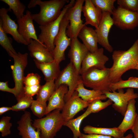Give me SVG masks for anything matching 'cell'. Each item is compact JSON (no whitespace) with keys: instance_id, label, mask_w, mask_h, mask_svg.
I'll return each mask as SVG.
<instances>
[{"instance_id":"cell-1","label":"cell","mask_w":138,"mask_h":138,"mask_svg":"<svg viewBox=\"0 0 138 138\" xmlns=\"http://www.w3.org/2000/svg\"><path fill=\"white\" fill-rule=\"evenodd\" d=\"M113 64L110 68L112 83L122 80V75L131 69H135L138 64V38L128 50H115L112 52Z\"/></svg>"},{"instance_id":"cell-2","label":"cell","mask_w":138,"mask_h":138,"mask_svg":"<svg viewBox=\"0 0 138 138\" xmlns=\"http://www.w3.org/2000/svg\"><path fill=\"white\" fill-rule=\"evenodd\" d=\"M60 110L56 109L43 118L35 119L32 125L39 131L42 138H54L65 122Z\"/></svg>"},{"instance_id":"cell-3","label":"cell","mask_w":138,"mask_h":138,"mask_svg":"<svg viewBox=\"0 0 138 138\" xmlns=\"http://www.w3.org/2000/svg\"><path fill=\"white\" fill-rule=\"evenodd\" d=\"M75 2V0H71L65 5L62 10L60 16L56 20L39 26L41 32L38 38V40L52 53L55 48L54 41L59 32L61 21L67 10L74 5Z\"/></svg>"},{"instance_id":"cell-4","label":"cell","mask_w":138,"mask_h":138,"mask_svg":"<svg viewBox=\"0 0 138 138\" xmlns=\"http://www.w3.org/2000/svg\"><path fill=\"white\" fill-rule=\"evenodd\" d=\"M69 2L68 0H41L39 4L40 8L39 12L32 14L33 20L40 25L54 21L60 16L61 9Z\"/></svg>"},{"instance_id":"cell-5","label":"cell","mask_w":138,"mask_h":138,"mask_svg":"<svg viewBox=\"0 0 138 138\" xmlns=\"http://www.w3.org/2000/svg\"><path fill=\"white\" fill-rule=\"evenodd\" d=\"M84 86L103 93L110 92L112 83L110 78V69L93 68L81 75Z\"/></svg>"},{"instance_id":"cell-6","label":"cell","mask_w":138,"mask_h":138,"mask_svg":"<svg viewBox=\"0 0 138 138\" xmlns=\"http://www.w3.org/2000/svg\"><path fill=\"white\" fill-rule=\"evenodd\" d=\"M14 60V65L11 66L13 79L17 96V100L25 95L24 93L23 80L24 70L28 64V54L27 53L21 54L19 52L15 54L11 52L8 53Z\"/></svg>"},{"instance_id":"cell-7","label":"cell","mask_w":138,"mask_h":138,"mask_svg":"<svg viewBox=\"0 0 138 138\" xmlns=\"http://www.w3.org/2000/svg\"><path fill=\"white\" fill-rule=\"evenodd\" d=\"M82 80V76L76 70L71 62L61 71L59 76L55 81V89L62 85L67 86L68 91L64 98L65 102L73 94L80 82Z\"/></svg>"},{"instance_id":"cell-8","label":"cell","mask_w":138,"mask_h":138,"mask_svg":"<svg viewBox=\"0 0 138 138\" xmlns=\"http://www.w3.org/2000/svg\"><path fill=\"white\" fill-rule=\"evenodd\" d=\"M84 2V0H76L74 5L69 9L65 14L70 22L66 33L71 39L77 38L80 31L85 25L81 18L82 8Z\"/></svg>"},{"instance_id":"cell-9","label":"cell","mask_w":138,"mask_h":138,"mask_svg":"<svg viewBox=\"0 0 138 138\" xmlns=\"http://www.w3.org/2000/svg\"><path fill=\"white\" fill-rule=\"evenodd\" d=\"M69 22L65 15L60 23L59 32L54 41L55 48L53 54L54 60L59 64L65 60V51L71 42V39L66 33Z\"/></svg>"},{"instance_id":"cell-10","label":"cell","mask_w":138,"mask_h":138,"mask_svg":"<svg viewBox=\"0 0 138 138\" xmlns=\"http://www.w3.org/2000/svg\"><path fill=\"white\" fill-rule=\"evenodd\" d=\"M112 15L114 25L121 29L133 30L138 26V13L118 6Z\"/></svg>"},{"instance_id":"cell-11","label":"cell","mask_w":138,"mask_h":138,"mask_svg":"<svg viewBox=\"0 0 138 138\" xmlns=\"http://www.w3.org/2000/svg\"><path fill=\"white\" fill-rule=\"evenodd\" d=\"M118 90V92L113 91L112 92H107L104 93L107 98L113 103L112 104L113 109L124 116L129 102L132 99L138 98V94L135 93L132 88H128L125 93L122 89Z\"/></svg>"},{"instance_id":"cell-12","label":"cell","mask_w":138,"mask_h":138,"mask_svg":"<svg viewBox=\"0 0 138 138\" xmlns=\"http://www.w3.org/2000/svg\"><path fill=\"white\" fill-rule=\"evenodd\" d=\"M111 15L107 12H102V15L98 28L95 29L98 43L109 52H113V48L110 44L108 36L114 23Z\"/></svg>"},{"instance_id":"cell-13","label":"cell","mask_w":138,"mask_h":138,"mask_svg":"<svg viewBox=\"0 0 138 138\" xmlns=\"http://www.w3.org/2000/svg\"><path fill=\"white\" fill-rule=\"evenodd\" d=\"M109 60V58L104 54V50L102 48H98L94 52H89L82 62L80 75L93 68L105 69L106 68L105 64Z\"/></svg>"},{"instance_id":"cell-14","label":"cell","mask_w":138,"mask_h":138,"mask_svg":"<svg viewBox=\"0 0 138 138\" xmlns=\"http://www.w3.org/2000/svg\"><path fill=\"white\" fill-rule=\"evenodd\" d=\"M89 103L79 97L75 91L70 98L65 102L61 113L65 122L73 118L80 111L88 107Z\"/></svg>"},{"instance_id":"cell-15","label":"cell","mask_w":138,"mask_h":138,"mask_svg":"<svg viewBox=\"0 0 138 138\" xmlns=\"http://www.w3.org/2000/svg\"><path fill=\"white\" fill-rule=\"evenodd\" d=\"M33 20L31 12L27 10L26 14L17 21L18 32L28 44L31 39L40 42L36 34Z\"/></svg>"},{"instance_id":"cell-16","label":"cell","mask_w":138,"mask_h":138,"mask_svg":"<svg viewBox=\"0 0 138 138\" xmlns=\"http://www.w3.org/2000/svg\"><path fill=\"white\" fill-rule=\"evenodd\" d=\"M68 56L77 72L80 74L82 64L89 52L87 48L80 42L77 38L71 39Z\"/></svg>"},{"instance_id":"cell-17","label":"cell","mask_w":138,"mask_h":138,"mask_svg":"<svg viewBox=\"0 0 138 138\" xmlns=\"http://www.w3.org/2000/svg\"><path fill=\"white\" fill-rule=\"evenodd\" d=\"M10 11L8 8L4 7L0 9V17L2 21V28L6 34H10L17 42L28 45L27 43L19 33L18 26L15 21L12 19L8 12Z\"/></svg>"},{"instance_id":"cell-18","label":"cell","mask_w":138,"mask_h":138,"mask_svg":"<svg viewBox=\"0 0 138 138\" xmlns=\"http://www.w3.org/2000/svg\"><path fill=\"white\" fill-rule=\"evenodd\" d=\"M31 113L25 111L17 122V129L21 138H42L40 132L33 126Z\"/></svg>"},{"instance_id":"cell-19","label":"cell","mask_w":138,"mask_h":138,"mask_svg":"<svg viewBox=\"0 0 138 138\" xmlns=\"http://www.w3.org/2000/svg\"><path fill=\"white\" fill-rule=\"evenodd\" d=\"M27 46L30 56L33 60L43 63L50 62L54 61L53 53L40 42L31 39Z\"/></svg>"},{"instance_id":"cell-20","label":"cell","mask_w":138,"mask_h":138,"mask_svg":"<svg viewBox=\"0 0 138 138\" xmlns=\"http://www.w3.org/2000/svg\"><path fill=\"white\" fill-rule=\"evenodd\" d=\"M82 11L85 18V25H90L97 29L102 16L101 10L93 4L91 0H85Z\"/></svg>"},{"instance_id":"cell-21","label":"cell","mask_w":138,"mask_h":138,"mask_svg":"<svg viewBox=\"0 0 138 138\" xmlns=\"http://www.w3.org/2000/svg\"><path fill=\"white\" fill-rule=\"evenodd\" d=\"M68 91L67 86L65 85H61L55 89L48 101L45 115L55 109L62 111L65 103L64 97Z\"/></svg>"},{"instance_id":"cell-22","label":"cell","mask_w":138,"mask_h":138,"mask_svg":"<svg viewBox=\"0 0 138 138\" xmlns=\"http://www.w3.org/2000/svg\"><path fill=\"white\" fill-rule=\"evenodd\" d=\"M78 37L83 42L89 52L93 53L98 49V40L95 30L85 25L79 33Z\"/></svg>"},{"instance_id":"cell-23","label":"cell","mask_w":138,"mask_h":138,"mask_svg":"<svg viewBox=\"0 0 138 138\" xmlns=\"http://www.w3.org/2000/svg\"><path fill=\"white\" fill-rule=\"evenodd\" d=\"M136 102L135 99L129 101L123 119L117 127L120 131L124 133L128 130L132 129L136 121L138 114L136 111Z\"/></svg>"},{"instance_id":"cell-24","label":"cell","mask_w":138,"mask_h":138,"mask_svg":"<svg viewBox=\"0 0 138 138\" xmlns=\"http://www.w3.org/2000/svg\"><path fill=\"white\" fill-rule=\"evenodd\" d=\"M37 68L42 73L46 82L55 80L57 79L61 72L59 64L54 60L48 63H43L33 60Z\"/></svg>"},{"instance_id":"cell-25","label":"cell","mask_w":138,"mask_h":138,"mask_svg":"<svg viewBox=\"0 0 138 138\" xmlns=\"http://www.w3.org/2000/svg\"><path fill=\"white\" fill-rule=\"evenodd\" d=\"M82 80L78 84L75 91L77 92L78 96L88 103L97 99L105 100L107 98L102 92L98 90H88L84 87Z\"/></svg>"},{"instance_id":"cell-26","label":"cell","mask_w":138,"mask_h":138,"mask_svg":"<svg viewBox=\"0 0 138 138\" xmlns=\"http://www.w3.org/2000/svg\"><path fill=\"white\" fill-rule=\"evenodd\" d=\"M84 133L88 134H96L111 136L115 138L124 136L125 133L120 131L118 127L105 128L94 127L87 125L83 129Z\"/></svg>"},{"instance_id":"cell-27","label":"cell","mask_w":138,"mask_h":138,"mask_svg":"<svg viewBox=\"0 0 138 138\" xmlns=\"http://www.w3.org/2000/svg\"><path fill=\"white\" fill-rule=\"evenodd\" d=\"M55 90V80L46 82L41 87L37 95L36 99L41 103L46 104L47 102L52 95Z\"/></svg>"},{"instance_id":"cell-28","label":"cell","mask_w":138,"mask_h":138,"mask_svg":"<svg viewBox=\"0 0 138 138\" xmlns=\"http://www.w3.org/2000/svg\"><path fill=\"white\" fill-rule=\"evenodd\" d=\"M90 114L86 110L82 115L77 118H73L65 122L64 126L68 128L73 134V138H79L82 133L80 130V127L82 120Z\"/></svg>"},{"instance_id":"cell-29","label":"cell","mask_w":138,"mask_h":138,"mask_svg":"<svg viewBox=\"0 0 138 138\" xmlns=\"http://www.w3.org/2000/svg\"><path fill=\"white\" fill-rule=\"evenodd\" d=\"M125 88H136L138 89V77H130L126 80L122 79L111 83L110 86V89L112 91Z\"/></svg>"},{"instance_id":"cell-30","label":"cell","mask_w":138,"mask_h":138,"mask_svg":"<svg viewBox=\"0 0 138 138\" xmlns=\"http://www.w3.org/2000/svg\"><path fill=\"white\" fill-rule=\"evenodd\" d=\"M9 6L10 12L12 10L17 20L21 19L24 15V13L26 8L25 5L19 0H1Z\"/></svg>"},{"instance_id":"cell-31","label":"cell","mask_w":138,"mask_h":138,"mask_svg":"<svg viewBox=\"0 0 138 138\" xmlns=\"http://www.w3.org/2000/svg\"><path fill=\"white\" fill-rule=\"evenodd\" d=\"M2 21L0 18V44L8 54L10 52L15 53H17L14 49L12 45V39L8 37L2 27Z\"/></svg>"},{"instance_id":"cell-32","label":"cell","mask_w":138,"mask_h":138,"mask_svg":"<svg viewBox=\"0 0 138 138\" xmlns=\"http://www.w3.org/2000/svg\"><path fill=\"white\" fill-rule=\"evenodd\" d=\"M113 103L109 99L105 102H102L100 99L96 100L89 103L86 110L90 114L98 113L112 104Z\"/></svg>"},{"instance_id":"cell-33","label":"cell","mask_w":138,"mask_h":138,"mask_svg":"<svg viewBox=\"0 0 138 138\" xmlns=\"http://www.w3.org/2000/svg\"><path fill=\"white\" fill-rule=\"evenodd\" d=\"M93 4L102 12H107L112 15L115 9L114 4L116 0H91Z\"/></svg>"},{"instance_id":"cell-34","label":"cell","mask_w":138,"mask_h":138,"mask_svg":"<svg viewBox=\"0 0 138 138\" xmlns=\"http://www.w3.org/2000/svg\"><path fill=\"white\" fill-rule=\"evenodd\" d=\"M33 100L32 97L25 95L17 99V102L11 107L12 110L15 111H24L30 107Z\"/></svg>"},{"instance_id":"cell-35","label":"cell","mask_w":138,"mask_h":138,"mask_svg":"<svg viewBox=\"0 0 138 138\" xmlns=\"http://www.w3.org/2000/svg\"><path fill=\"white\" fill-rule=\"evenodd\" d=\"M47 105L39 102L37 100H33L30 107L33 114L38 117L41 118L46 114Z\"/></svg>"},{"instance_id":"cell-36","label":"cell","mask_w":138,"mask_h":138,"mask_svg":"<svg viewBox=\"0 0 138 138\" xmlns=\"http://www.w3.org/2000/svg\"><path fill=\"white\" fill-rule=\"evenodd\" d=\"M11 119L9 116H3L0 120V132L3 137L7 136L11 134L10 129L12 125L10 122Z\"/></svg>"},{"instance_id":"cell-37","label":"cell","mask_w":138,"mask_h":138,"mask_svg":"<svg viewBox=\"0 0 138 138\" xmlns=\"http://www.w3.org/2000/svg\"><path fill=\"white\" fill-rule=\"evenodd\" d=\"M119 6L128 10L138 13V0H118Z\"/></svg>"},{"instance_id":"cell-38","label":"cell","mask_w":138,"mask_h":138,"mask_svg":"<svg viewBox=\"0 0 138 138\" xmlns=\"http://www.w3.org/2000/svg\"><path fill=\"white\" fill-rule=\"evenodd\" d=\"M41 77L37 73H29L24 77L23 84L25 86H29L40 84Z\"/></svg>"},{"instance_id":"cell-39","label":"cell","mask_w":138,"mask_h":138,"mask_svg":"<svg viewBox=\"0 0 138 138\" xmlns=\"http://www.w3.org/2000/svg\"><path fill=\"white\" fill-rule=\"evenodd\" d=\"M41 85L40 84L32 86H25L24 90L25 95L32 97L38 93Z\"/></svg>"},{"instance_id":"cell-40","label":"cell","mask_w":138,"mask_h":138,"mask_svg":"<svg viewBox=\"0 0 138 138\" xmlns=\"http://www.w3.org/2000/svg\"><path fill=\"white\" fill-rule=\"evenodd\" d=\"M79 138H115L109 136L96 134H85L82 133ZM120 138H133V136L131 134H129L125 136Z\"/></svg>"},{"instance_id":"cell-41","label":"cell","mask_w":138,"mask_h":138,"mask_svg":"<svg viewBox=\"0 0 138 138\" xmlns=\"http://www.w3.org/2000/svg\"><path fill=\"white\" fill-rule=\"evenodd\" d=\"M8 82H0V90L3 91L7 92L13 94L16 98L17 93L15 89L14 88H10L9 87Z\"/></svg>"},{"instance_id":"cell-42","label":"cell","mask_w":138,"mask_h":138,"mask_svg":"<svg viewBox=\"0 0 138 138\" xmlns=\"http://www.w3.org/2000/svg\"><path fill=\"white\" fill-rule=\"evenodd\" d=\"M131 130L133 134V138H138V114L135 123Z\"/></svg>"},{"instance_id":"cell-43","label":"cell","mask_w":138,"mask_h":138,"mask_svg":"<svg viewBox=\"0 0 138 138\" xmlns=\"http://www.w3.org/2000/svg\"><path fill=\"white\" fill-rule=\"evenodd\" d=\"M41 0H31L28 4V7L29 8L35 7L37 5H39Z\"/></svg>"},{"instance_id":"cell-44","label":"cell","mask_w":138,"mask_h":138,"mask_svg":"<svg viewBox=\"0 0 138 138\" xmlns=\"http://www.w3.org/2000/svg\"><path fill=\"white\" fill-rule=\"evenodd\" d=\"M10 110H12L11 107H1L0 108V115H2L5 112Z\"/></svg>"},{"instance_id":"cell-45","label":"cell","mask_w":138,"mask_h":138,"mask_svg":"<svg viewBox=\"0 0 138 138\" xmlns=\"http://www.w3.org/2000/svg\"><path fill=\"white\" fill-rule=\"evenodd\" d=\"M135 69H136L138 71V64L137 65V66H136V67H135Z\"/></svg>"},{"instance_id":"cell-46","label":"cell","mask_w":138,"mask_h":138,"mask_svg":"<svg viewBox=\"0 0 138 138\" xmlns=\"http://www.w3.org/2000/svg\"></svg>"}]
</instances>
